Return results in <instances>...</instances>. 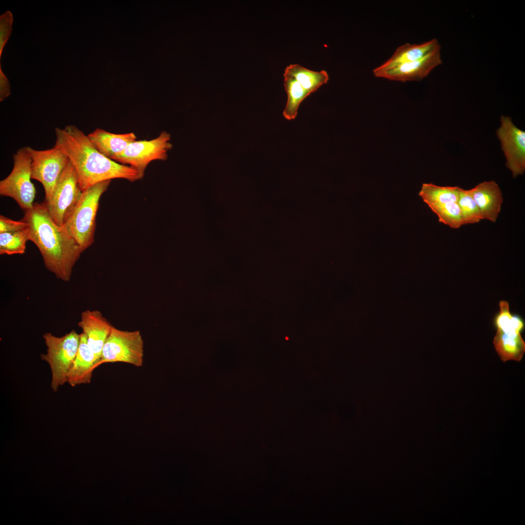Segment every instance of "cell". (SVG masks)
Returning <instances> with one entry per match:
<instances>
[{
    "mask_svg": "<svg viewBox=\"0 0 525 525\" xmlns=\"http://www.w3.org/2000/svg\"><path fill=\"white\" fill-rule=\"evenodd\" d=\"M100 359L88 347L85 335L80 334V341L76 357L70 368L67 382L70 386L89 384L92 373L100 365Z\"/></svg>",
    "mask_w": 525,
    "mask_h": 525,
    "instance_id": "cell-15",
    "label": "cell"
},
{
    "mask_svg": "<svg viewBox=\"0 0 525 525\" xmlns=\"http://www.w3.org/2000/svg\"><path fill=\"white\" fill-rule=\"evenodd\" d=\"M54 146L68 157L83 192L102 181L122 178L131 182L141 179L133 168L119 163L100 153L86 135L73 125L56 127Z\"/></svg>",
    "mask_w": 525,
    "mask_h": 525,
    "instance_id": "cell-1",
    "label": "cell"
},
{
    "mask_svg": "<svg viewBox=\"0 0 525 525\" xmlns=\"http://www.w3.org/2000/svg\"><path fill=\"white\" fill-rule=\"evenodd\" d=\"M457 203L461 210L463 225L477 223L483 220L470 189H461Z\"/></svg>",
    "mask_w": 525,
    "mask_h": 525,
    "instance_id": "cell-23",
    "label": "cell"
},
{
    "mask_svg": "<svg viewBox=\"0 0 525 525\" xmlns=\"http://www.w3.org/2000/svg\"><path fill=\"white\" fill-rule=\"evenodd\" d=\"M31 157V177L42 185L45 202L51 197L54 188L70 160L59 148L36 150L28 146Z\"/></svg>",
    "mask_w": 525,
    "mask_h": 525,
    "instance_id": "cell-7",
    "label": "cell"
},
{
    "mask_svg": "<svg viewBox=\"0 0 525 525\" xmlns=\"http://www.w3.org/2000/svg\"><path fill=\"white\" fill-rule=\"evenodd\" d=\"M461 189L458 186H439L432 183H423L419 195L428 207L437 204L457 202Z\"/></svg>",
    "mask_w": 525,
    "mask_h": 525,
    "instance_id": "cell-19",
    "label": "cell"
},
{
    "mask_svg": "<svg viewBox=\"0 0 525 525\" xmlns=\"http://www.w3.org/2000/svg\"><path fill=\"white\" fill-rule=\"evenodd\" d=\"M524 326L523 320L516 315L506 317L496 325L497 331L493 344L503 361L510 360L519 361L523 357L525 351V343L520 332Z\"/></svg>",
    "mask_w": 525,
    "mask_h": 525,
    "instance_id": "cell-11",
    "label": "cell"
},
{
    "mask_svg": "<svg viewBox=\"0 0 525 525\" xmlns=\"http://www.w3.org/2000/svg\"><path fill=\"white\" fill-rule=\"evenodd\" d=\"M28 227V223L23 220L14 221L3 215L0 216V233L21 231Z\"/></svg>",
    "mask_w": 525,
    "mask_h": 525,
    "instance_id": "cell-25",
    "label": "cell"
},
{
    "mask_svg": "<svg viewBox=\"0 0 525 525\" xmlns=\"http://www.w3.org/2000/svg\"><path fill=\"white\" fill-rule=\"evenodd\" d=\"M78 325L88 347L100 361L103 347L113 326L100 311L89 310L82 313Z\"/></svg>",
    "mask_w": 525,
    "mask_h": 525,
    "instance_id": "cell-13",
    "label": "cell"
},
{
    "mask_svg": "<svg viewBox=\"0 0 525 525\" xmlns=\"http://www.w3.org/2000/svg\"><path fill=\"white\" fill-rule=\"evenodd\" d=\"M283 85L287 94V102L283 115L287 120H294L297 117L300 103L310 93L298 81L291 77L284 76Z\"/></svg>",
    "mask_w": 525,
    "mask_h": 525,
    "instance_id": "cell-20",
    "label": "cell"
},
{
    "mask_svg": "<svg viewBox=\"0 0 525 525\" xmlns=\"http://www.w3.org/2000/svg\"><path fill=\"white\" fill-rule=\"evenodd\" d=\"M170 139V135L163 131L151 140H136L129 143L113 160L134 168L142 178L151 162L167 158V151L172 147Z\"/></svg>",
    "mask_w": 525,
    "mask_h": 525,
    "instance_id": "cell-9",
    "label": "cell"
},
{
    "mask_svg": "<svg viewBox=\"0 0 525 525\" xmlns=\"http://www.w3.org/2000/svg\"><path fill=\"white\" fill-rule=\"evenodd\" d=\"M482 219L496 222L503 202L502 191L494 181H485L470 189Z\"/></svg>",
    "mask_w": 525,
    "mask_h": 525,
    "instance_id": "cell-14",
    "label": "cell"
},
{
    "mask_svg": "<svg viewBox=\"0 0 525 525\" xmlns=\"http://www.w3.org/2000/svg\"><path fill=\"white\" fill-rule=\"evenodd\" d=\"M29 240L28 228L14 232L0 233V254H22Z\"/></svg>",
    "mask_w": 525,
    "mask_h": 525,
    "instance_id": "cell-21",
    "label": "cell"
},
{
    "mask_svg": "<svg viewBox=\"0 0 525 525\" xmlns=\"http://www.w3.org/2000/svg\"><path fill=\"white\" fill-rule=\"evenodd\" d=\"M441 63L440 51H438L421 59L401 64L374 74V75L376 77L402 82L418 81L427 76L435 67Z\"/></svg>",
    "mask_w": 525,
    "mask_h": 525,
    "instance_id": "cell-12",
    "label": "cell"
},
{
    "mask_svg": "<svg viewBox=\"0 0 525 525\" xmlns=\"http://www.w3.org/2000/svg\"><path fill=\"white\" fill-rule=\"evenodd\" d=\"M283 76H289L298 81L310 94L321 86L327 83L329 77L324 70L313 71L298 64H290L285 69Z\"/></svg>",
    "mask_w": 525,
    "mask_h": 525,
    "instance_id": "cell-18",
    "label": "cell"
},
{
    "mask_svg": "<svg viewBox=\"0 0 525 525\" xmlns=\"http://www.w3.org/2000/svg\"><path fill=\"white\" fill-rule=\"evenodd\" d=\"M143 348L139 331H123L113 326L103 347L99 364L122 362L141 367L143 363Z\"/></svg>",
    "mask_w": 525,
    "mask_h": 525,
    "instance_id": "cell-6",
    "label": "cell"
},
{
    "mask_svg": "<svg viewBox=\"0 0 525 525\" xmlns=\"http://www.w3.org/2000/svg\"><path fill=\"white\" fill-rule=\"evenodd\" d=\"M11 93L10 85L9 80L2 72L0 65V101H2Z\"/></svg>",
    "mask_w": 525,
    "mask_h": 525,
    "instance_id": "cell-26",
    "label": "cell"
},
{
    "mask_svg": "<svg viewBox=\"0 0 525 525\" xmlns=\"http://www.w3.org/2000/svg\"><path fill=\"white\" fill-rule=\"evenodd\" d=\"M82 193L75 170L69 161L51 197L43 202L51 217L57 225L63 226Z\"/></svg>",
    "mask_w": 525,
    "mask_h": 525,
    "instance_id": "cell-8",
    "label": "cell"
},
{
    "mask_svg": "<svg viewBox=\"0 0 525 525\" xmlns=\"http://www.w3.org/2000/svg\"><path fill=\"white\" fill-rule=\"evenodd\" d=\"M88 136L100 153L112 160L137 139L133 132L115 134L101 128L95 129Z\"/></svg>",
    "mask_w": 525,
    "mask_h": 525,
    "instance_id": "cell-17",
    "label": "cell"
},
{
    "mask_svg": "<svg viewBox=\"0 0 525 525\" xmlns=\"http://www.w3.org/2000/svg\"><path fill=\"white\" fill-rule=\"evenodd\" d=\"M47 347V352L41 354L40 358L49 365L52 390L56 391L67 382L70 368L76 357L80 341V334L74 330L61 337L54 336L51 332L43 335Z\"/></svg>",
    "mask_w": 525,
    "mask_h": 525,
    "instance_id": "cell-4",
    "label": "cell"
},
{
    "mask_svg": "<svg viewBox=\"0 0 525 525\" xmlns=\"http://www.w3.org/2000/svg\"><path fill=\"white\" fill-rule=\"evenodd\" d=\"M13 19L12 14L10 11H6L0 16V58L12 30Z\"/></svg>",
    "mask_w": 525,
    "mask_h": 525,
    "instance_id": "cell-24",
    "label": "cell"
},
{
    "mask_svg": "<svg viewBox=\"0 0 525 525\" xmlns=\"http://www.w3.org/2000/svg\"><path fill=\"white\" fill-rule=\"evenodd\" d=\"M496 133L506 158V166L514 178L525 171V132L516 127L508 117H501Z\"/></svg>",
    "mask_w": 525,
    "mask_h": 525,
    "instance_id": "cell-10",
    "label": "cell"
},
{
    "mask_svg": "<svg viewBox=\"0 0 525 525\" xmlns=\"http://www.w3.org/2000/svg\"><path fill=\"white\" fill-rule=\"evenodd\" d=\"M13 160L12 171L0 181V194L13 199L25 211L33 207L36 193L31 180L32 159L28 146L18 149Z\"/></svg>",
    "mask_w": 525,
    "mask_h": 525,
    "instance_id": "cell-5",
    "label": "cell"
},
{
    "mask_svg": "<svg viewBox=\"0 0 525 525\" xmlns=\"http://www.w3.org/2000/svg\"><path fill=\"white\" fill-rule=\"evenodd\" d=\"M440 50V46L435 38L420 44L405 43L399 47L386 61L374 69L373 73L421 59Z\"/></svg>",
    "mask_w": 525,
    "mask_h": 525,
    "instance_id": "cell-16",
    "label": "cell"
},
{
    "mask_svg": "<svg viewBox=\"0 0 525 525\" xmlns=\"http://www.w3.org/2000/svg\"><path fill=\"white\" fill-rule=\"evenodd\" d=\"M29 240L37 246L46 268L58 279L69 281L72 269L83 252L63 226L57 225L44 203H34L24 211Z\"/></svg>",
    "mask_w": 525,
    "mask_h": 525,
    "instance_id": "cell-2",
    "label": "cell"
},
{
    "mask_svg": "<svg viewBox=\"0 0 525 525\" xmlns=\"http://www.w3.org/2000/svg\"><path fill=\"white\" fill-rule=\"evenodd\" d=\"M429 207L437 215L439 222L451 228L457 229L463 225L461 210L457 202L434 205Z\"/></svg>",
    "mask_w": 525,
    "mask_h": 525,
    "instance_id": "cell-22",
    "label": "cell"
},
{
    "mask_svg": "<svg viewBox=\"0 0 525 525\" xmlns=\"http://www.w3.org/2000/svg\"><path fill=\"white\" fill-rule=\"evenodd\" d=\"M110 182L102 181L83 191L63 225L83 251L94 242L99 201Z\"/></svg>",
    "mask_w": 525,
    "mask_h": 525,
    "instance_id": "cell-3",
    "label": "cell"
}]
</instances>
